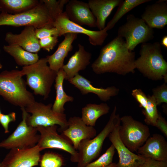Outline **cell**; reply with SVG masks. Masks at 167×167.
Here are the masks:
<instances>
[{
    "mask_svg": "<svg viewBox=\"0 0 167 167\" xmlns=\"http://www.w3.org/2000/svg\"><path fill=\"white\" fill-rule=\"evenodd\" d=\"M135 53L130 50L125 40L117 36L103 47L91 65L96 74L113 73L125 75L134 73Z\"/></svg>",
    "mask_w": 167,
    "mask_h": 167,
    "instance_id": "6da1fadb",
    "label": "cell"
},
{
    "mask_svg": "<svg viewBox=\"0 0 167 167\" xmlns=\"http://www.w3.org/2000/svg\"><path fill=\"white\" fill-rule=\"evenodd\" d=\"M140 56L135 61V69L143 76L154 81L164 79L167 83V62L162 54L160 43L142 44Z\"/></svg>",
    "mask_w": 167,
    "mask_h": 167,
    "instance_id": "7a4b0ae2",
    "label": "cell"
},
{
    "mask_svg": "<svg viewBox=\"0 0 167 167\" xmlns=\"http://www.w3.org/2000/svg\"><path fill=\"white\" fill-rule=\"evenodd\" d=\"M20 71L5 70L0 73V96L11 104L25 108L36 101L27 89Z\"/></svg>",
    "mask_w": 167,
    "mask_h": 167,
    "instance_id": "3957f363",
    "label": "cell"
},
{
    "mask_svg": "<svg viewBox=\"0 0 167 167\" xmlns=\"http://www.w3.org/2000/svg\"><path fill=\"white\" fill-rule=\"evenodd\" d=\"M23 76H26L27 84L36 95L47 99L55 81L57 72L48 65L46 57L41 58L35 63L23 66L20 71Z\"/></svg>",
    "mask_w": 167,
    "mask_h": 167,
    "instance_id": "277c9868",
    "label": "cell"
},
{
    "mask_svg": "<svg viewBox=\"0 0 167 167\" xmlns=\"http://www.w3.org/2000/svg\"><path fill=\"white\" fill-rule=\"evenodd\" d=\"M33 8L21 13L11 15L1 12L0 26H32L35 28L54 27V21L48 11L41 0Z\"/></svg>",
    "mask_w": 167,
    "mask_h": 167,
    "instance_id": "5b68a950",
    "label": "cell"
},
{
    "mask_svg": "<svg viewBox=\"0 0 167 167\" xmlns=\"http://www.w3.org/2000/svg\"><path fill=\"white\" fill-rule=\"evenodd\" d=\"M115 106L109 119L101 132L94 138L82 140L77 150L78 158L77 167H85L97 158L101 152L104 142L116 125L121 122L119 114H116Z\"/></svg>",
    "mask_w": 167,
    "mask_h": 167,
    "instance_id": "8992f818",
    "label": "cell"
},
{
    "mask_svg": "<svg viewBox=\"0 0 167 167\" xmlns=\"http://www.w3.org/2000/svg\"><path fill=\"white\" fill-rule=\"evenodd\" d=\"M52 105V103L45 105L35 101L26 107L25 110L28 113L26 120L28 125L36 128L58 125L62 132L66 129L68 125L66 114L54 111Z\"/></svg>",
    "mask_w": 167,
    "mask_h": 167,
    "instance_id": "52a82bcc",
    "label": "cell"
},
{
    "mask_svg": "<svg viewBox=\"0 0 167 167\" xmlns=\"http://www.w3.org/2000/svg\"><path fill=\"white\" fill-rule=\"evenodd\" d=\"M126 19V22L118 28V36L125 38L130 50L133 51L138 45L147 42L154 38L153 29L141 18L130 14Z\"/></svg>",
    "mask_w": 167,
    "mask_h": 167,
    "instance_id": "ba28073f",
    "label": "cell"
},
{
    "mask_svg": "<svg viewBox=\"0 0 167 167\" xmlns=\"http://www.w3.org/2000/svg\"><path fill=\"white\" fill-rule=\"evenodd\" d=\"M120 120L122 125L118 128L120 139L130 151L137 152L150 136L149 127L130 115L120 118Z\"/></svg>",
    "mask_w": 167,
    "mask_h": 167,
    "instance_id": "9c48e42d",
    "label": "cell"
},
{
    "mask_svg": "<svg viewBox=\"0 0 167 167\" xmlns=\"http://www.w3.org/2000/svg\"><path fill=\"white\" fill-rule=\"evenodd\" d=\"M22 121L14 131L7 138L0 142V148L7 149L31 148L38 143L40 135L36 128L28 125L26 120L28 114L25 108H21Z\"/></svg>",
    "mask_w": 167,
    "mask_h": 167,
    "instance_id": "30bf717a",
    "label": "cell"
},
{
    "mask_svg": "<svg viewBox=\"0 0 167 167\" xmlns=\"http://www.w3.org/2000/svg\"><path fill=\"white\" fill-rule=\"evenodd\" d=\"M40 133V138L36 145L41 151L47 148H56L65 151L71 155L72 162H77L78 153L70 141L66 137L57 132V125L36 127Z\"/></svg>",
    "mask_w": 167,
    "mask_h": 167,
    "instance_id": "8fae6325",
    "label": "cell"
},
{
    "mask_svg": "<svg viewBox=\"0 0 167 167\" xmlns=\"http://www.w3.org/2000/svg\"><path fill=\"white\" fill-rule=\"evenodd\" d=\"M54 27L59 31V36L67 33L82 34L87 35L90 43L94 46H101L108 36L107 31L104 28L98 31L87 29L70 21L65 12L60 14L53 23Z\"/></svg>",
    "mask_w": 167,
    "mask_h": 167,
    "instance_id": "7c38bea8",
    "label": "cell"
},
{
    "mask_svg": "<svg viewBox=\"0 0 167 167\" xmlns=\"http://www.w3.org/2000/svg\"><path fill=\"white\" fill-rule=\"evenodd\" d=\"M41 149L37 145L31 148L11 149L2 161L3 167H33L38 165Z\"/></svg>",
    "mask_w": 167,
    "mask_h": 167,
    "instance_id": "4fadbf2b",
    "label": "cell"
},
{
    "mask_svg": "<svg viewBox=\"0 0 167 167\" xmlns=\"http://www.w3.org/2000/svg\"><path fill=\"white\" fill-rule=\"evenodd\" d=\"M120 123L116 125L108 136L118 156L119 160L116 163L117 167H139L144 161L145 158L131 152L122 141L118 133Z\"/></svg>",
    "mask_w": 167,
    "mask_h": 167,
    "instance_id": "5bb4252c",
    "label": "cell"
},
{
    "mask_svg": "<svg viewBox=\"0 0 167 167\" xmlns=\"http://www.w3.org/2000/svg\"><path fill=\"white\" fill-rule=\"evenodd\" d=\"M67 121L68 128L61 134L70 140L76 150L82 140L92 139L96 135L94 127L86 125L80 117H71Z\"/></svg>",
    "mask_w": 167,
    "mask_h": 167,
    "instance_id": "9a60e30c",
    "label": "cell"
},
{
    "mask_svg": "<svg viewBox=\"0 0 167 167\" xmlns=\"http://www.w3.org/2000/svg\"><path fill=\"white\" fill-rule=\"evenodd\" d=\"M64 12L68 19L77 24L96 27V19L88 3L77 0H69Z\"/></svg>",
    "mask_w": 167,
    "mask_h": 167,
    "instance_id": "2e32d148",
    "label": "cell"
},
{
    "mask_svg": "<svg viewBox=\"0 0 167 167\" xmlns=\"http://www.w3.org/2000/svg\"><path fill=\"white\" fill-rule=\"evenodd\" d=\"M138 155L159 161H167V142L164 137L154 134L137 151Z\"/></svg>",
    "mask_w": 167,
    "mask_h": 167,
    "instance_id": "e0dca14e",
    "label": "cell"
},
{
    "mask_svg": "<svg viewBox=\"0 0 167 167\" xmlns=\"http://www.w3.org/2000/svg\"><path fill=\"white\" fill-rule=\"evenodd\" d=\"M68 80L78 88L82 95L93 93L96 95L101 101L104 102L107 101L111 97L117 95L119 92V89L114 86L106 88L95 87L92 85L90 81L79 74Z\"/></svg>",
    "mask_w": 167,
    "mask_h": 167,
    "instance_id": "ac0fdd59",
    "label": "cell"
},
{
    "mask_svg": "<svg viewBox=\"0 0 167 167\" xmlns=\"http://www.w3.org/2000/svg\"><path fill=\"white\" fill-rule=\"evenodd\" d=\"M35 30L33 27L26 26L19 34H14L10 32L6 33L5 40L8 45H17L27 51L37 53L41 48Z\"/></svg>",
    "mask_w": 167,
    "mask_h": 167,
    "instance_id": "d6986e66",
    "label": "cell"
},
{
    "mask_svg": "<svg viewBox=\"0 0 167 167\" xmlns=\"http://www.w3.org/2000/svg\"><path fill=\"white\" fill-rule=\"evenodd\" d=\"M141 17L150 27L163 29L167 24V1L160 0L147 6Z\"/></svg>",
    "mask_w": 167,
    "mask_h": 167,
    "instance_id": "ffe728a7",
    "label": "cell"
},
{
    "mask_svg": "<svg viewBox=\"0 0 167 167\" xmlns=\"http://www.w3.org/2000/svg\"><path fill=\"white\" fill-rule=\"evenodd\" d=\"M78 49L70 58L67 63L62 68L64 71L65 79L68 80L73 78L79 72L85 70L90 63L92 54L87 51L84 47L78 44Z\"/></svg>",
    "mask_w": 167,
    "mask_h": 167,
    "instance_id": "44dd1931",
    "label": "cell"
},
{
    "mask_svg": "<svg viewBox=\"0 0 167 167\" xmlns=\"http://www.w3.org/2000/svg\"><path fill=\"white\" fill-rule=\"evenodd\" d=\"M77 35L74 33L64 35V38L59 45L56 50L52 54L46 57L51 69L58 72L62 68L65 58L73 49L72 44L77 38Z\"/></svg>",
    "mask_w": 167,
    "mask_h": 167,
    "instance_id": "7402d4cb",
    "label": "cell"
},
{
    "mask_svg": "<svg viewBox=\"0 0 167 167\" xmlns=\"http://www.w3.org/2000/svg\"><path fill=\"white\" fill-rule=\"evenodd\" d=\"M122 0H89L90 9L96 21L99 30L105 28L106 20L113 10L118 6Z\"/></svg>",
    "mask_w": 167,
    "mask_h": 167,
    "instance_id": "603a6c76",
    "label": "cell"
},
{
    "mask_svg": "<svg viewBox=\"0 0 167 167\" xmlns=\"http://www.w3.org/2000/svg\"><path fill=\"white\" fill-rule=\"evenodd\" d=\"M65 78V73L61 68L57 72L55 81L54 86L56 96L52 105V109L55 112L62 113H64L65 110L64 107L65 104L67 102H72L74 100V97L67 95L64 90L63 84Z\"/></svg>",
    "mask_w": 167,
    "mask_h": 167,
    "instance_id": "cb8c5ba5",
    "label": "cell"
},
{
    "mask_svg": "<svg viewBox=\"0 0 167 167\" xmlns=\"http://www.w3.org/2000/svg\"><path fill=\"white\" fill-rule=\"evenodd\" d=\"M4 50L12 57L16 63L23 66L33 64L39 59L37 53L30 52L16 44L4 45Z\"/></svg>",
    "mask_w": 167,
    "mask_h": 167,
    "instance_id": "d4e9b609",
    "label": "cell"
},
{
    "mask_svg": "<svg viewBox=\"0 0 167 167\" xmlns=\"http://www.w3.org/2000/svg\"><path fill=\"white\" fill-rule=\"evenodd\" d=\"M110 109L106 103L88 104L82 108L81 119L87 125L94 127L97 120L109 113Z\"/></svg>",
    "mask_w": 167,
    "mask_h": 167,
    "instance_id": "484cf974",
    "label": "cell"
},
{
    "mask_svg": "<svg viewBox=\"0 0 167 167\" xmlns=\"http://www.w3.org/2000/svg\"><path fill=\"white\" fill-rule=\"evenodd\" d=\"M40 2L37 0H0V11L17 14L33 8Z\"/></svg>",
    "mask_w": 167,
    "mask_h": 167,
    "instance_id": "4316f807",
    "label": "cell"
},
{
    "mask_svg": "<svg viewBox=\"0 0 167 167\" xmlns=\"http://www.w3.org/2000/svg\"><path fill=\"white\" fill-rule=\"evenodd\" d=\"M151 0H122L112 19L105 28L108 31L112 29L119 19L126 13L137 6Z\"/></svg>",
    "mask_w": 167,
    "mask_h": 167,
    "instance_id": "83f0119b",
    "label": "cell"
},
{
    "mask_svg": "<svg viewBox=\"0 0 167 167\" xmlns=\"http://www.w3.org/2000/svg\"><path fill=\"white\" fill-rule=\"evenodd\" d=\"M147 104L146 108L143 109L142 113L145 117L144 122L148 125L155 126L159 113L156 101L152 96L148 95Z\"/></svg>",
    "mask_w": 167,
    "mask_h": 167,
    "instance_id": "f1b7e54d",
    "label": "cell"
},
{
    "mask_svg": "<svg viewBox=\"0 0 167 167\" xmlns=\"http://www.w3.org/2000/svg\"><path fill=\"white\" fill-rule=\"evenodd\" d=\"M69 0H41L44 4L53 21L63 12L65 5Z\"/></svg>",
    "mask_w": 167,
    "mask_h": 167,
    "instance_id": "f546056e",
    "label": "cell"
},
{
    "mask_svg": "<svg viewBox=\"0 0 167 167\" xmlns=\"http://www.w3.org/2000/svg\"><path fill=\"white\" fill-rule=\"evenodd\" d=\"M115 152V148L112 144L104 153L96 161L88 164L85 167H104L112 163Z\"/></svg>",
    "mask_w": 167,
    "mask_h": 167,
    "instance_id": "4dcf8cb0",
    "label": "cell"
},
{
    "mask_svg": "<svg viewBox=\"0 0 167 167\" xmlns=\"http://www.w3.org/2000/svg\"><path fill=\"white\" fill-rule=\"evenodd\" d=\"M63 164L61 156L54 153L47 152L41 157L40 167H61Z\"/></svg>",
    "mask_w": 167,
    "mask_h": 167,
    "instance_id": "1f68e13d",
    "label": "cell"
},
{
    "mask_svg": "<svg viewBox=\"0 0 167 167\" xmlns=\"http://www.w3.org/2000/svg\"><path fill=\"white\" fill-rule=\"evenodd\" d=\"M152 95L157 106L162 103H167V85L165 83L152 90Z\"/></svg>",
    "mask_w": 167,
    "mask_h": 167,
    "instance_id": "d6a6232c",
    "label": "cell"
},
{
    "mask_svg": "<svg viewBox=\"0 0 167 167\" xmlns=\"http://www.w3.org/2000/svg\"><path fill=\"white\" fill-rule=\"evenodd\" d=\"M35 31L36 36L39 40L51 36H59V31L56 27L36 28Z\"/></svg>",
    "mask_w": 167,
    "mask_h": 167,
    "instance_id": "836d02e7",
    "label": "cell"
},
{
    "mask_svg": "<svg viewBox=\"0 0 167 167\" xmlns=\"http://www.w3.org/2000/svg\"><path fill=\"white\" fill-rule=\"evenodd\" d=\"M58 36H51L39 40V43L41 48L48 52L53 49L58 42Z\"/></svg>",
    "mask_w": 167,
    "mask_h": 167,
    "instance_id": "e575fe53",
    "label": "cell"
},
{
    "mask_svg": "<svg viewBox=\"0 0 167 167\" xmlns=\"http://www.w3.org/2000/svg\"><path fill=\"white\" fill-rule=\"evenodd\" d=\"M16 113L11 112L8 114L1 113L0 114V123L2 126L5 133L9 132V125L11 122L16 121Z\"/></svg>",
    "mask_w": 167,
    "mask_h": 167,
    "instance_id": "d590c367",
    "label": "cell"
},
{
    "mask_svg": "<svg viewBox=\"0 0 167 167\" xmlns=\"http://www.w3.org/2000/svg\"><path fill=\"white\" fill-rule=\"evenodd\" d=\"M131 95L139 104V106L144 109L147 105L148 97L140 89H135L132 91Z\"/></svg>",
    "mask_w": 167,
    "mask_h": 167,
    "instance_id": "8d00e7d4",
    "label": "cell"
},
{
    "mask_svg": "<svg viewBox=\"0 0 167 167\" xmlns=\"http://www.w3.org/2000/svg\"><path fill=\"white\" fill-rule=\"evenodd\" d=\"M139 167H167V161H159L145 158L144 161Z\"/></svg>",
    "mask_w": 167,
    "mask_h": 167,
    "instance_id": "74e56055",
    "label": "cell"
},
{
    "mask_svg": "<svg viewBox=\"0 0 167 167\" xmlns=\"http://www.w3.org/2000/svg\"><path fill=\"white\" fill-rule=\"evenodd\" d=\"M155 127L160 130L165 136L167 137V122L165 119L162 116L160 113L159 114Z\"/></svg>",
    "mask_w": 167,
    "mask_h": 167,
    "instance_id": "f35d334b",
    "label": "cell"
},
{
    "mask_svg": "<svg viewBox=\"0 0 167 167\" xmlns=\"http://www.w3.org/2000/svg\"><path fill=\"white\" fill-rule=\"evenodd\" d=\"M160 44L166 48H167V36L166 35L163 36L161 40Z\"/></svg>",
    "mask_w": 167,
    "mask_h": 167,
    "instance_id": "ab89813d",
    "label": "cell"
},
{
    "mask_svg": "<svg viewBox=\"0 0 167 167\" xmlns=\"http://www.w3.org/2000/svg\"><path fill=\"white\" fill-rule=\"evenodd\" d=\"M104 167H117L116 163H112L109 165Z\"/></svg>",
    "mask_w": 167,
    "mask_h": 167,
    "instance_id": "60d3db41",
    "label": "cell"
},
{
    "mask_svg": "<svg viewBox=\"0 0 167 167\" xmlns=\"http://www.w3.org/2000/svg\"><path fill=\"white\" fill-rule=\"evenodd\" d=\"M0 167H3L2 162H0Z\"/></svg>",
    "mask_w": 167,
    "mask_h": 167,
    "instance_id": "b9f144b4",
    "label": "cell"
},
{
    "mask_svg": "<svg viewBox=\"0 0 167 167\" xmlns=\"http://www.w3.org/2000/svg\"><path fill=\"white\" fill-rule=\"evenodd\" d=\"M2 67V65L0 62V69H1Z\"/></svg>",
    "mask_w": 167,
    "mask_h": 167,
    "instance_id": "7bdbcfd3",
    "label": "cell"
},
{
    "mask_svg": "<svg viewBox=\"0 0 167 167\" xmlns=\"http://www.w3.org/2000/svg\"><path fill=\"white\" fill-rule=\"evenodd\" d=\"M1 113H1V111L0 109V114H1Z\"/></svg>",
    "mask_w": 167,
    "mask_h": 167,
    "instance_id": "ee69618b",
    "label": "cell"
}]
</instances>
